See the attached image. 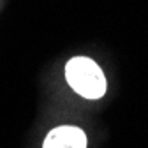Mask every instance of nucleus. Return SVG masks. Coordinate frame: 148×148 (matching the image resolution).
<instances>
[{"instance_id":"1","label":"nucleus","mask_w":148,"mask_h":148,"mask_svg":"<svg viewBox=\"0 0 148 148\" xmlns=\"http://www.w3.org/2000/svg\"><path fill=\"white\" fill-rule=\"evenodd\" d=\"M65 78L74 92L86 99H99L106 92V78L99 65L85 57L71 58L65 65Z\"/></svg>"},{"instance_id":"2","label":"nucleus","mask_w":148,"mask_h":148,"mask_svg":"<svg viewBox=\"0 0 148 148\" xmlns=\"http://www.w3.org/2000/svg\"><path fill=\"white\" fill-rule=\"evenodd\" d=\"M44 148H86V136L78 127H57L46 136Z\"/></svg>"}]
</instances>
